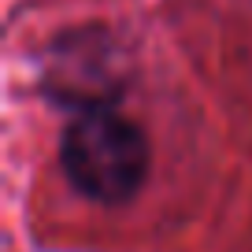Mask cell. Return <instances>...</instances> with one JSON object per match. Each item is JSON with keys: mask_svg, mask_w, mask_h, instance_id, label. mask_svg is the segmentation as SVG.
Here are the masks:
<instances>
[{"mask_svg": "<svg viewBox=\"0 0 252 252\" xmlns=\"http://www.w3.org/2000/svg\"><path fill=\"white\" fill-rule=\"evenodd\" d=\"M67 111L56 137V174L67 197L96 212H123L149 193L156 141L141 115L126 108V86L60 100Z\"/></svg>", "mask_w": 252, "mask_h": 252, "instance_id": "cell-1", "label": "cell"}]
</instances>
